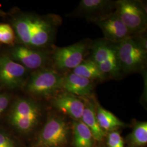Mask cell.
<instances>
[{
	"label": "cell",
	"mask_w": 147,
	"mask_h": 147,
	"mask_svg": "<svg viewBox=\"0 0 147 147\" xmlns=\"http://www.w3.org/2000/svg\"><path fill=\"white\" fill-rule=\"evenodd\" d=\"M114 44L121 73H140L146 68L147 49L142 46L135 36Z\"/></svg>",
	"instance_id": "1"
},
{
	"label": "cell",
	"mask_w": 147,
	"mask_h": 147,
	"mask_svg": "<svg viewBox=\"0 0 147 147\" xmlns=\"http://www.w3.org/2000/svg\"><path fill=\"white\" fill-rule=\"evenodd\" d=\"M64 74L51 68L34 71L28 79L25 88L31 94L43 97H53L63 91Z\"/></svg>",
	"instance_id": "2"
},
{
	"label": "cell",
	"mask_w": 147,
	"mask_h": 147,
	"mask_svg": "<svg viewBox=\"0 0 147 147\" xmlns=\"http://www.w3.org/2000/svg\"><path fill=\"white\" fill-rule=\"evenodd\" d=\"M92 43L86 39L66 47H55L51 55L53 68L62 74L73 70L84 60Z\"/></svg>",
	"instance_id": "3"
},
{
	"label": "cell",
	"mask_w": 147,
	"mask_h": 147,
	"mask_svg": "<svg viewBox=\"0 0 147 147\" xmlns=\"http://www.w3.org/2000/svg\"><path fill=\"white\" fill-rule=\"evenodd\" d=\"M116 11L132 36L142 34L147 28V11L141 2L130 0L116 2Z\"/></svg>",
	"instance_id": "4"
},
{
	"label": "cell",
	"mask_w": 147,
	"mask_h": 147,
	"mask_svg": "<svg viewBox=\"0 0 147 147\" xmlns=\"http://www.w3.org/2000/svg\"><path fill=\"white\" fill-rule=\"evenodd\" d=\"M40 115V108L35 101L22 98L16 100L13 106L9 120L17 130L27 133L37 125Z\"/></svg>",
	"instance_id": "5"
},
{
	"label": "cell",
	"mask_w": 147,
	"mask_h": 147,
	"mask_svg": "<svg viewBox=\"0 0 147 147\" xmlns=\"http://www.w3.org/2000/svg\"><path fill=\"white\" fill-rule=\"evenodd\" d=\"M62 19L56 15L44 18L32 16L31 41L29 47L41 50L49 46L53 42L57 27Z\"/></svg>",
	"instance_id": "6"
},
{
	"label": "cell",
	"mask_w": 147,
	"mask_h": 147,
	"mask_svg": "<svg viewBox=\"0 0 147 147\" xmlns=\"http://www.w3.org/2000/svg\"><path fill=\"white\" fill-rule=\"evenodd\" d=\"M69 126L65 119L57 115L50 116L39 134L36 147H61L68 140Z\"/></svg>",
	"instance_id": "7"
},
{
	"label": "cell",
	"mask_w": 147,
	"mask_h": 147,
	"mask_svg": "<svg viewBox=\"0 0 147 147\" xmlns=\"http://www.w3.org/2000/svg\"><path fill=\"white\" fill-rule=\"evenodd\" d=\"M28 71L9 56H0V82L6 87L17 89L25 87L29 78Z\"/></svg>",
	"instance_id": "8"
},
{
	"label": "cell",
	"mask_w": 147,
	"mask_h": 147,
	"mask_svg": "<svg viewBox=\"0 0 147 147\" xmlns=\"http://www.w3.org/2000/svg\"><path fill=\"white\" fill-rule=\"evenodd\" d=\"M9 57L28 70L36 71L47 68V64L51 62V56L47 51L23 45L12 48Z\"/></svg>",
	"instance_id": "9"
},
{
	"label": "cell",
	"mask_w": 147,
	"mask_h": 147,
	"mask_svg": "<svg viewBox=\"0 0 147 147\" xmlns=\"http://www.w3.org/2000/svg\"><path fill=\"white\" fill-rule=\"evenodd\" d=\"M116 2L110 0H82L74 11V16L93 22L102 21L116 11Z\"/></svg>",
	"instance_id": "10"
},
{
	"label": "cell",
	"mask_w": 147,
	"mask_h": 147,
	"mask_svg": "<svg viewBox=\"0 0 147 147\" xmlns=\"http://www.w3.org/2000/svg\"><path fill=\"white\" fill-rule=\"evenodd\" d=\"M52 104L57 110L74 121L81 120L84 110V99L63 90L53 97Z\"/></svg>",
	"instance_id": "11"
},
{
	"label": "cell",
	"mask_w": 147,
	"mask_h": 147,
	"mask_svg": "<svg viewBox=\"0 0 147 147\" xmlns=\"http://www.w3.org/2000/svg\"><path fill=\"white\" fill-rule=\"evenodd\" d=\"M95 24L100 27L104 33L105 40L109 42L117 44L128 38L133 37L116 11L105 20Z\"/></svg>",
	"instance_id": "12"
},
{
	"label": "cell",
	"mask_w": 147,
	"mask_h": 147,
	"mask_svg": "<svg viewBox=\"0 0 147 147\" xmlns=\"http://www.w3.org/2000/svg\"><path fill=\"white\" fill-rule=\"evenodd\" d=\"M94 84L93 81L78 75L73 72L64 74L63 90L83 98H90Z\"/></svg>",
	"instance_id": "13"
},
{
	"label": "cell",
	"mask_w": 147,
	"mask_h": 147,
	"mask_svg": "<svg viewBox=\"0 0 147 147\" xmlns=\"http://www.w3.org/2000/svg\"><path fill=\"white\" fill-rule=\"evenodd\" d=\"M84 110L81 121L88 127L92 132L94 140L102 141L105 136V131L99 126L95 114L96 102L90 98H84Z\"/></svg>",
	"instance_id": "14"
},
{
	"label": "cell",
	"mask_w": 147,
	"mask_h": 147,
	"mask_svg": "<svg viewBox=\"0 0 147 147\" xmlns=\"http://www.w3.org/2000/svg\"><path fill=\"white\" fill-rule=\"evenodd\" d=\"M90 50L92 51L90 59L96 65L117 60L115 44L105 39L92 42Z\"/></svg>",
	"instance_id": "15"
},
{
	"label": "cell",
	"mask_w": 147,
	"mask_h": 147,
	"mask_svg": "<svg viewBox=\"0 0 147 147\" xmlns=\"http://www.w3.org/2000/svg\"><path fill=\"white\" fill-rule=\"evenodd\" d=\"M74 147H93L94 138L88 127L81 121H74L72 124Z\"/></svg>",
	"instance_id": "16"
},
{
	"label": "cell",
	"mask_w": 147,
	"mask_h": 147,
	"mask_svg": "<svg viewBox=\"0 0 147 147\" xmlns=\"http://www.w3.org/2000/svg\"><path fill=\"white\" fill-rule=\"evenodd\" d=\"M95 114L96 119L101 128L104 131H112L123 127L125 124L119 120L110 111L105 110L96 102Z\"/></svg>",
	"instance_id": "17"
},
{
	"label": "cell",
	"mask_w": 147,
	"mask_h": 147,
	"mask_svg": "<svg viewBox=\"0 0 147 147\" xmlns=\"http://www.w3.org/2000/svg\"><path fill=\"white\" fill-rule=\"evenodd\" d=\"M73 73L90 80L104 81L107 78L101 72L96 64L90 58L84 59L78 67L72 70Z\"/></svg>",
	"instance_id": "18"
},
{
	"label": "cell",
	"mask_w": 147,
	"mask_h": 147,
	"mask_svg": "<svg viewBox=\"0 0 147 147\" xmlns=\"http://www.w3.org/2000/svg\"><path fill=\"white\" fill-rule=\"evenodd\" d=\"M32 15H22L14 22V32L22 45L29 47L31 41Z\"/></svg>",
	"instance_id": "19"
},
{
	"label": "cell",
	"mask_w": 147,
	"mask_h": 147,
	"mask_svg": "<svg viewBox=\"0 0 147 147\" xmlns=\"http://www.w3.org/2000/svg\"><path fill=\"white\" fill-rule=\"evenodd\" d=\"M131 147H142L147 143V123L139 122L135 124L129 138Z\"/></svg>",
	"instance_id": "20"
},
{
	"label": "cell",
	"mask_w": 147,
	"mask_h": 147,
	"mask_svg": "<svg viewBox=\"0 0 147 147\" xmlns=\"http://www.w3.org/2000/svg\"><path fill=\"white\" fill-rule=\"evenodd\" d=\"M15 32L11 25L0 24V42L8 45L13 44L15 40Z\"/></svg>",
	"instance_id": "21"
},
{
	"label": "cell",
	"mask_w": 147,
	"mask_h": 147,
	"mask_svg": "<svg viewBox=\"0 0 147 147\" xmlns=\"http://www.w3.org/2000/svg\"><path fill=\"white\" fill-rule=\"evenodd\" d=\"M107 144L109 147H124L122 137L119 132L116 130L109 132L107 136Z\"/></svg>",
	"instance_id": "22"
},
{
	"label": "cell",
	"mask_w": 147,
	"mask_h": 147,
	"mask_svg": "<svg viewBox=\"0 0 147 147\" xmlns=\"http://www.w3.org/2000/svg\"><path fill=\"white\" fill-rule=\"evenodd\" d=\"M0 147H16V142L7 134L0 132Z\"/></svg>",
	"instance_id": "23"
},
{
	"label": "cell",
	"mask_w": 147,
	"mask_h": 147,
	"mask_svg": "<svg viewBox=\"0 0 147 147\" xmlns=\"http://www.w3.org/2000/svg\"><path fill=\"white\" fill-rule=\"evenodd\" d=\"M9 98L6 95H0V115L5 110L9 104Z\"/></svg>",
	"instance_id": "24"
}]
</instances>
